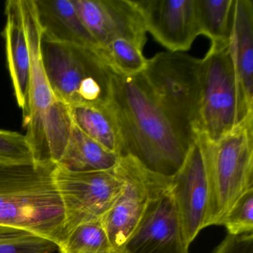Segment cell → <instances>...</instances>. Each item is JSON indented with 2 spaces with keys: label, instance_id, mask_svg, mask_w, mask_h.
<instances>
[{
  "label": "cell",
  "instance_id": "obj_4",
  "mask_svg": "<svg viewBox=\"0 0 253 253\" xmlns=\"http://www.w3.org/2000/svg\"><path fill=\"white\" fill-rule=\"evenodd\" d=\"M198 135L208 189L205 228L221 226L235 203L253 190V114L215 143Z\"/></svg>",
  "mask_w": 253,
  "mask_h": 253
},
{
  "label": "cell",
  "instance_id": "obj_18",
  "mask_svg": "<svg viewBox=\"0 0 253 253\" xmlns=\"http://www.w3.org/2000/svg\"><path fill=\"white\" fill-rule=\"evenodd\" d=\"M74 125L111 152L121 156V142L113 115L107 105L70 107Z\"/></svg>",
  "mask_w": 253,
  "mask_h": 253
},
{
  "label": "cell",
  "instance_id": "obj_15",
  "mask_svg": "<svg viewBox=\"0 0 253 253\" xmlns=\"http://www.w3.org/2000/svg\"><path fill=\"white\" fill-rule=\"evenodd\" d=\"M45 39L95 49L97 41L83 23L72 0H35Z\"/></svg>",
  "mask_w": 253,
  "mask_h": 253
},
{
  "label": "cell",
  "instance_id": "obj_20",
  "mask_svg": "<svg viewBox=\"0 0 253 253\" xmlns=\"http://www.w3.org/2000/svg\"><path fill=\"white\" fill-rule=\"evenodd\" d=\"M94 50L109 70L119 76L137 75L147 64L143 49L125 38H117Z\"/></svg>",
  "mask_w": 253,
  "mask_h": 253
},
{
  "label": "cell",
  "instance_id": "obj_14",
  "mask_svg": "<svg viewBox=\"0 0 253 253\" xmlns=\"http://www.w3.org/2000/svg\"><path fill=\"white\" fill-rule=\"evenodd\" d=\"M5 40L7 63L17 105L23 115L28 110L31 57L26 39L22 0L5 2Z\"/></svg>",
  "mask_w": 253,
  "mask_h": 253
},
{
  "label": "cell",
  "instance_id": "obj_2",
  "mask_svg": "<svg viewBox=\"0 0 253 253\" xmlns=\"http://www.w3.org/2000/svg\"><path fill=\"white\" fill-rule=\"evenodd\" d=\"M57 164H0V226L29 231L62 250L66 238L63 202L54 184Z\"/></svg>",
  "mask_w": 253,
  "mask_h": 253
},
{
  "label": "cell",
  "instance_id": "obj_17",
  "mask_svg": "<svg viewBox=\"0 0 253 253\" xmlns=\"http://www.w3.org/2000/svg\"><path fill=\"white\" fill-rule=\"evenodd\" d=\"M119 158L74 125L64 153L57 165L72 171H106L115 168Z\"/></svg>",
  "mask_w": 253,
  "mask_h": 253
},
{
  "label": "cell",
  "instance_id": "obj_7",
  "mask_svg": "<svg viewBox=\"0 0 253 253\" xmlns=\"http://www.w3.org/2000/svg\"><path fill=\"white\" fill-rule=\"evenodd\" d=\"M253 114L237 79L229 41L211 44L201 59L198 134L215 143Z\"/></svg>",
  "mask_w": 253,
  "mask_h": 253
},
{
  "label": "cell",
  "instance_id": "obj_5",
  "mask_svg": "<svg viewBox=\"0 0 253 253\" xmlns=\"http://www.w3.org/2000/svg\"><path fill=\"white\" fill-rule=\"evenodd\" d=\"M201 59L181 52L158 53L140 72L182 138L192 146L198 135Z\"/></svg>",
  "mask_w": 253,
  "mask_h": 253
},
{
  "label": "cell",
  "instance_id": "obj_23",
  "mask_svg": "<svg viewBox=\"0 0 253 253\" xmlns=\"http://www.w3.org/2000/svg\"><path fill=\"white\" fill-rule=\"evenodd\" d=\"M37 163L24 134L0 130V164L16 165Z\"/></svg>",
  "mask_w": 253,
  "mask_h": 253
},
{
  "label": "cell",
  "instance_id": "obj_16",
  "mask_svg": "<svg viewBox=\"0 0 253 253\" xmlns=\"http://www.w3.org/2000/svg\"><path fill=\"white\" fill-rule=\"evenodd\" d=\"M229 49L238 84L253 108V3L234 0Z\"/></svg>",
  "mask_w": 253,
  "mask_h": 253
},
{
  "label": "cell",
  "instance_id": "obj_21",
  "mask_svg": "<svg viewBox=\"0 0 253 253\" xmlns=\"http://www.w3.org/2000/svg\"><path fill=\"white\" fill-rule=\"evenodd\" d=\"M60 253H118L101 219L78 225L68 233Z\"/></svg>",
  "mask_w": 253,
  "mask_h": 253
},
{
  "label": "cell",
  "instance_id": "obj_6",
  "mask_svg": "<svg viewBox=\"0 0 253 253\" xmlns=\"http://www.w3.org/2000/svg\"><path fill=\"white\" fill-rule=\"evenodd\" d=\"M41 52L51 88L66 106L109 103L112 73L95 50L42 36Z\"/></svg>",
  "mask_w": 253,
  "mask_h": 253
},
{
  "label": "cell",
  "instance_id": "obj_10",
  "mask_svg": "<svg viewBox=\"0 0 253 253\" xmlns=\"http://www.w3.org/2000/svg\"><path fill=\"white\" fill-rule=\"evenodd\" d=\"M170 192L183 237L189 247L205 229L208 200L204 149L199 135L191 146L183 165L171 177Z\"/></svg>",
  "mask_w": 253,
  "mask_h": 253
},
{
  "label": "cell",
  "instance_id": "obj_9",
  "mask_svg": "<svg viewBox=\"0 0 253 253\" xmlns=\"http://www.w3.org/2000/svg\"><path fill=\"white\" fill-rule=\"evenodd\" d=\"M53 177L64 207L67 234L78 225L100 220L124 188L115 168L72 171L56 165Z\"/></svg>",
  "mask_w": 253,
  "mask_h": 253
},
{
  "label": "cell",
  "instance_id": "obj_12",
  "mask_svg": "<svg viewBox=\"0 0 253 253\" xmlns=\"http://www.w3.org/2000/svg\"><path fill=\"white\" fill-rule=\"evenodd\" d=\"M170 189L152 201L121 253H189Z\"/></svg>",
  "mask_w": 253,
  "mask_h": 253
},
{
  "label": "cell",
  "instance_id": "obj_19",
  "mask_svg": "<svg viewBox=\"0 0 253 253\" xmlns=\"http://www.w3.org/2000/svg\"><path fill=\"white\" fill-rule=\"evenodd\" d=\"M234 0H195V14L199 35L211 44L228 42L230 38Z\"/></svg>",
  "mask_w": 253,
  "mask_h": 253
},
{
  "label": "cell",
  "instance_id": "obj_24",
  "mask_svg": "<svg viewBox=\"0 0 253 253\" xmlns=\"http://www.w3.org/2000/svg\"><path fill=\"white\" fill-rule=\"evenodd\" d=\"M228 235L253 233V190L244 194L231 208L223 220Z\"/></svg>",
  "mask_w": 253,
  "mask_h": 253
},
{
  "label": "cell",
  "instance_id": "obj_8",
  "mask_svg": "<svg viewBox=\"0 0 253 253\" xmlns=\"http://www.w3.org/2000/svg\"><path fill=\"white\" fill-rule=\"evenodd\" d=\"M115 169L124 190L101 221L115 251L121 253L151 203L170 189L171 177L149 171L130 155L120 157Z\"/></svg>",
  "mask_w": 253,
  "mask_h": 253
},
{
  "label": "cell",
  "instance_id": "obj_11",
  "mask_svg": "<svg viewBox=\"0 0 253 253\" xmlns=\"http://www.w3.org/2000/svg\"><path fill=\"white\" fill-rule=\"evenodd\" d=\"M99 45L125 38L143 49L147 31L134 0H72Z\"/></svg>",
  "mask_w": 253,
  "mask_h": 253
},
{
  "label": "cell",
  "instance_id": "obj_22",
  "mask_svg": "<svg viewBox=\"0 0 253 253\" xmlns=\"http://www.w3.org/2000/svg\"><path fill=\"white\" fill-rule=\"evenodd\" d=\"M0 253H60L56 244L29 231L0 226Z\"/></svg>",
  "mask_w": 253,
  "mask_h": 253
},
{
  "label": "cell",
  "instance_id": "obj_1",
  "mask_svg": "<svg viewBox=\"0 0 253 253\" xmlns=\"http://www.w3.org/2000/svg\"><path fill=\"white\" fill-rule=\"evenodd\" d=\"M108 106L121 138L120 157L130 155L149 171L172 177L191 146L170 122L140 73L127 77L112 73Z\"/></svg>",
  "mask_w": 253,
  "mask_h": 253
},
{
  "label": "cell",
  "instance_id": "obj_3",
  "mask_svg": "<svg viewBox=\"0 0 253 253\" xmlns=\"http://www.w3.org/2000/svg\"><path fill=\"white\" fill-rule=\"evenodd\" d=\"M22 6L31 57L28 110L23 115L25 136L37 163L50 161L57 164L73 128L70 107L56 97L44 68L42 30L35 0H22Z\"/></svg>",
  "mask_w": 253,
  "mask_h": 253
},
{
  "label": "cell",
  "instance_id": "obj_13",
  "mask_svg": "<svg viewBox=\"0 0 253 253\" xmlns=\"http://www.w3.org/2000/svg\"><path fill=\"white\" fill-rule=\"evenodd\" d=\"M146 31L171 52L188 51L199 35L195 0L135 1Z\"/></svg>",
  "mask_w": 253,
  "mask_h": 253
},
{
  "label": "cell",
  "instance_id": "obj_25",
  "mask_svg": "<svg viewBox=\"0 0 253 253\" xmlns=\"http://www.w3.org/2000/svg\"><path fill=\"white\" fill-rule=\"evenodd\" d=\"M212 253H253V233L227 235Z\"/></svg>",
  "mask_w": 253,
  "mask_h": 253
}]
</instances>
